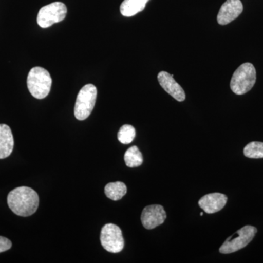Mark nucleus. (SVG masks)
<instances>
[{"label": "nucleus", "mask_w": 263, "mask_h": 263, "mask_svg": "<svg viewBox=\"0 0 263 263\" xmlns=\"http://www.w3.org/2000/svg\"><path fill=\"white\" fill-rule=\"evenodd\" d=\"M51 76L46 69L41 67H33L27 77V87L34 98L42 100L51 91Z\"/></svg>", "instance_id": "nucleus-2"}, {"label": "nucleus", "mask_w": 263, "mask_h": 263, "mask_svg": "<svg viewBox=\"0 0 263 263\" xmlns=\"http://www.w3.org/2000/svg\"><path fill=\"white\" fill-rule=\"evenodd\" d=\"M243 154L249 158H263V143L257 141L251 142L245 146Z\"/></svg>", "instance_id": "nucleus-16"}, {"label": "nucleus", "mask_w": 263, "mask_h": 263, "mask_svg": "<svg viewBox=\"0 0 263 263\" xmlns=\"http://www.w3.org/2000/svg\"><path fill=\"white\" fill-rule=\"evenodd\" d=\"M11 247V241L8 238L0 236V253L9 250Z\"/></svg>", "instance_id": "nucleus-18"}, {"label": "nucleus", "mask_w": 263, "mask_h": 263, "mask_svg": "<svg viewBox=\"0 0 263 263\" xmlns=\"http://www.w3.org/2000/svg\"><path fill=\"white\" fill-rule=\"evenodd\" d=\"M100 242L105 250L111 253L122 252L124 247L122 230L114 224H107L102 228Z\"/></svg>", "instance_id": "nucleus-7"}, {"label": "nucleus", "mask_w": 263, "mask_h": 263, "mask_svg": "<svg viewBox=\"0 0 263 263\" xmlns=\"http://www.w3.org/2000/svg\"><path fill=\"white\" fill-rule=\"evenodd\" d=\"M243 7L240 0H227L221 5L217 15V22L220 25H226L238 18Z\"/></svg>", "instance_id": "nucleus-9"}, {"label": "nucleus", "mask_w": 263, "mask_h": 263, "mask_svg": "<svg viewBox=\"0 0 263 263\" xmlns=\"http://www.w3.org/2000/svg\"><path fill=\"white\" fill-rule=\"evenodd\" d=\"M256 70L251 63H245L235 71L230 81V88L235 95H242L253 88L256 82Z\"/></svg>", "instance_id": "nucleus-3"}, {"label": "nucleus", "mask_w": 263, "mask_h": 263, "mask_svg": "<svg viewBox=\"0 0 263 263\" xmlns=\"http://www.w3.org/2000/svg\"><path fill=\"white\" fill-rule=\"evenodd\" d=\"M202 215H203V213H202V212L200 213V216H202Z\"/></svg>", "instance_id": "nucleus-19"}, {"label": "nucleus", "mask_w": 263, "mask_h": 263, "mask_svg": "<svg viewBox=\"0 0 263 263\" xmlns=\"http://www.w3.org/2000/svg\"><path fill=\"white\" fill-rule=\"evenodd\" d=\"M166 217L165 211L162 205H148L142 212L141 222L146 229L152 230L163 224Z\"/></svg>", "instance_id": "nucleus-8"}, {"label": "nucleus", "mask_w": 263, "mask_h": 263, "mask_svg": "<svg viewBox=\"0 0 263 263\" xmlns=\"http://www.w3.org/2000/svg\"><path fill=\"white\" fill-rule=\"evenodd\" d=\"M14 147V139L9 126L0 124V159H5L11 155Z\"/></svg>", "instance_id": "nucleus-12"}, {"label": "nucleus", "mask_w": 263, "mask_h": 263, "mask_svg": "<svg viewBox=\"0 0 263 263\" xmlns=\"http://www.w3.org/2000/svg\"><path fill=\"white\" fill-rule=\"evenodd\" d=\"M67 13V7L61 2H55L46 5L38 13V25L42 28H48L54 24L62 22L65 18Z\"/></svg>", "instance_id": "nucleus-6"}, {"label": "nucleus", "mask_w": 263, "mask_h": 263, "mask_svg": "<svg viewBox=\"0 0 263 263\" xmlns=\"http://www.w3.org/2000/svg\"><path fill=\"white\" fill-rule=\"evenodd\" d=\"M124 162L129 167H139L143 164V155L138 147L133 146L128 148L124 154Z\"/></svg>", "instance_id": "nucleus-15"}, {"label": "nucleus", "mask_w": 263, "mask_h": 263, "mask_svg": "<svg viewBox=\"0 0 263 263\" xmlns=\"http://www.w3.org/2000/svg\"><path fill=\"white\" fill-rule=\"evenodd\" d=\"M127 192V186L121 181L109 183L105 187V195L114 201L121 200L126 195Z\"/></svg>", "instance_id": "nucleus-14"}, {"label": "nucleus", "mask_w": 263, "mask_h": 263, "mask_svg": "<svg viewBox=\"0 0 263 263\" xmlns=\"http://www.w3.org/2000/svg\"><path fill=\"white\" fill-rule=\"evenodd\" d=\"M157 79H158L160 86L166 92L168 93L177 101H184L186 95H185L182 87L175 81L174 75H171L165 71H162L157 76Z\"/></svg>", "instance_id": "nucleus-10"}, {"label": "nucleus", "mask_w": 263, "mask_h": 263, "mask_svg": "<svg viewBox=\"0 0 263 263\" xmlns=\"http://www.w3.org/2000/svg\"><path fill=\"white\" fill-rule=\"evenodd\" d=\"M98 90L93 84L85 85L76 99L74 114L78 120L87 119L92 112L96 103Z\"/></svg>", "instance_id": "nucleus-4"}, {"label": "nucleus", "mask_w": 263, "mask_h": 263, "mask_svg": "<svg viewBox=\"0 0 263 263\" xmlns=\"http://www.w3.org/2000/svg\"><path fill=\"white\" fill-rule=\"evenodd\" d=\"M136 129L129 124H124L118 133V140L123 144H129L136 138Z\"/></svg>", "instance_id": "nucleus-17"}, {"label": "nucleus", "mask_w": 263, "mask_h": 263, "mask_svg": "<svg viewBox=\"0 0 263 263\" xmlns=\"http://www.w3.org/2000/svg\"><path fill=\"white\" fill-rule=\"evenodd\" d=\"M149 0H124L120 6V12L125 17H131L143 11Z\"/></svg>", "instance_id": "nucleus-13"}, {"label": "nucleus", "mask_w": 263, "mask_h": 263, "mask_svg": "<svg viewBox=\"0 0 263 263\" xmlns=\"http://www.w3.org/2000/svg\"><path fill=\"white\" fill-rule=\"evenodd\" d=\"M8 204L15 214L27 217L36 212L39 206L37 193L28 186H19L12 190L8 196Z\"/></svg>", "instance_id": "nucleus-1"}, {"label": "nucleus", "mask_w": 263, "mask_h": 263, "mask_svg": "<svg viewBox=\"0 0 263 263\" xmlns=\"http://www.w3.org/2000/svg\"><path fill=\"white\" fill-rule=\"evenodd\" d=\"M228 197L224 194L210 193L204 195L198 201L199 206L207 214H214L226 206Z\"/></svg>", "instance_id": "nucleus-11"}, {"label": "nucleus", "mask_w": 263, "mask_h": 263, "mask_svg": "<svg viewBox=\"0 0 263 263\" xmlns=\"http://www.w3.org/2000/svg\"><path fill=\"white\" fill-rule=\"evenodd\" d=\"M257 229L255 227L246 226L238 230L233 236L229 237L221 245L219 252L221 254H231L245 248L253 240Z\"/></svg>", "instance_id": "nucleus-5"}]
</instances>
